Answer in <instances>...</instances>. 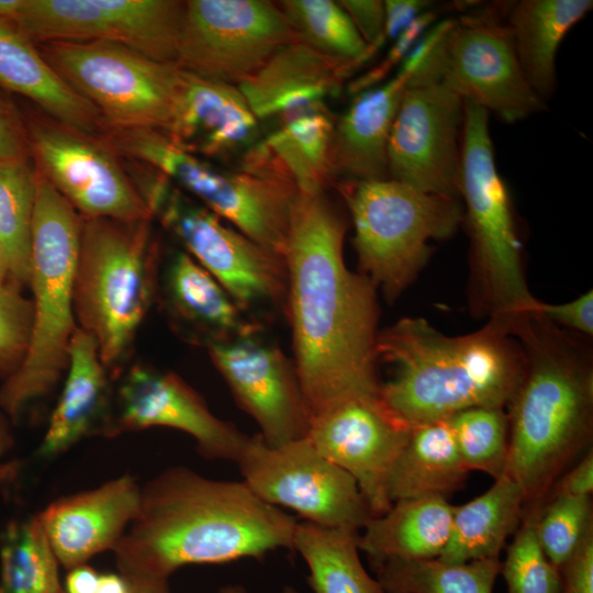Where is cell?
<instances>
[{
	"mask_svg": "<svg viewBox=\"0 0 593 593\" xmlns=\"http://www.w3.org/2000/svg\"><path fill=\"white\" fill-rule=\"evenodd\" d=\"M346 231L324 191L298 193L284 251L286 313L311 418L340 400L379 394L377 288L346 266Z\"/></svg>",
	"mask_w": 593,
	"mask_h": 593,
	"instance_id": "1",
	"label": "cell"
},
{
	"mask_svg": "<svg viewBox=\"0 0 593 593\" xmlns=\"http://www.w3.org/2000/svg\"><path fill=\"white\" fill-rule=\"evenodd\" d=\"M296 523L243 481L175 466L142 486L138 513L113 552L122 575L168 579L188 564L262 560L292 549Z\"/></svg>",
	"mask_w": 593,
	"mask_h": 593,
	"instance_id": "2",
	"label": "cell"
},
{
	"mask_svg": "<svg viewBox=\"0 0 593 593\" xmlns=\"http://www.w3.org/2000/svg\"><path fill=\"white\" fill-rule=\"evenodd\" d=\"M377 360L393 367L379 398L409 427L478 406H506L524 372L518 339L500 324L446 336L422 317H405L377 338Z\"/></svg>",
	"mask_w": 593,
	"mask_h": 593,
	"instance_id": "3",
	"label": "cell"
},
{
	"mask_svg": "<svg viewBox=\"0 0 593 593\" xmlns=\"http://www.w3.org/2000/svg\"><path fill=\"white\" fill-rule=\"evenodd\" d=\"M525 366L510 403L505 473L526 501L544 493L588 443L592 429L593 373L589 358L553 324L527 315L512 329Z\"/></svg>",
	"mask_w": 593,
	"mask_h": 593,
	"instance_id": "4",
	"label": "cell"
},
{
	"mask_svg": "<svg viewBox=\"0 0 593 593\" xmlns=\"http://www.w3.org/2000/svg\"><path fill=\"white\" fill-rule=\"evenodd\" d=\"M81 216L37 174L29 283L33 318L20 367L0 388V409L16 417L32 401L48 394L66 372L77 328L74 278Z\"/></svg>",
	"mask_w": 593,
	"mask_h": 593,
	"instance_id": "5",
	"label": "cell"
},
{
	"mask_svg": "<svg viewBox=\"0 0 593 593\" xmlns=\"http://www.w3.org/2000/svg\"><path fill=\"white\" fill-rule=\"evenodd\" d=\"M122 149L128 158L177 181L244 235L284 257L299 189L261 139L232 169L210 165L156 130L130 131Z\"/></svg>",
	"mask_w": 593,
	"mask_h": 593,
	"instance_id": "6",
	"label": "cell"
},
{
	"mask_svg": "<svg viewBox=\"0 0 593 593\" xmlns=\"http://www.w3.org/2000/svg\"><path fill=\"white\" fill-rule=\"evenodd\" d=\"M150 219L82 217L74 278L77 326L98 344L104 367L127 351L154 290Z\"/></svg>",
	"mask_w": 593,
	"mask_h": 593,
	"instance_id": "7",
	"label": "cell"
},
{
	"mask_svg": "<svg viewBox=\"0 0 593 593\" xmlns=\"http://www.w3.org/2000/svg\"><path fill=\"white\" fill-rule=\"evenodd\" d=\"M355 228L361 273L393 301L425 264L433 239L452 235L463 219L459 199L393 180H339Z\"/></svg>",
	"mask_w": 593,
	"mask_h": 593,
	"instance_id": "8",
	"label": "cell"
},
{
	"mask_svg": "<svg viewBox=\"0 0 593 593\" xmlns=\"http://www.w3.org/2000/svg\"><path fill=\"white\" fill-rule=\"evenodd\" d=\"M490 113L465 101L460 197L471 242L475 282L491 320L510 333L530 314L528 291L506 186L497 172L489 131Z\"/></svg>",
	"mask_w": 593,
	"mask_h": 593,
	"instance_id": "9",
	"label": "cell"
},
{
	"mask_svg": "<svg viewBox=\"0 0 593 593\" xmlns=\"http://www.w3.org/2000/svg\"><path fill=\"white\" fill-rule=\"evenodd\" d=\"M54 70L100 113L107 128L169 132L182 86L176 64L124 45L51 41L38 49Z\"/></svg>",
	"mask_w": 593,
	"mask_h": 593,
	"instance_id": "10",
	"label": "cell"
},
{
	"mask_svg": "<svg viewBox=\"0 0 593 593\" xmlns=\"http://www.w3.org/2000/svg\"><path fill=\"white\" fill-rule=\"evenodd\" d=\"M243 482L261 501L315 525L359 533L373 516L354 478L307 437L269 445L248 436L235 461Z\"/></svg>",
	"mask_w": 593,
	"mask_h": 593,
	"instance_id": "11",
	"label": "cell"
},
{
	"mask_svg": "<svg viewBox=\"0 0 593 593\" xmlns=\"http://www.w3.org/2000/svg\"><path fill=\"white\" fill-rule=\"evenodd\" d=\"M296 41L276 1L188 0L176 65L238 87Z\"/></svg>",
	"mask_w": 593,
	"mask_h": 593,
	"instance_id": "12",
	"label": "cell"
},
{
	"mask_svg": "<svg viewBox=\"0 0 593 593\" xmlns=\"http://www.w3.org/2000/svg\"><path fill=\"white\" fill-rule=\"evenodd\" d=\"M425 75L508 123L546 110L524 76L505 22L495 12L457 21L430 56Z\"/></svg>",
	"mask_w": 593,
	"mask_h": 593,
	"instance_id": "13",
	"label": "cell"
},
{
	"mask_svg": "<svg viewBox=\"0 0 593 593\" xmlns=\"http://www.w3.org/2000/svg\"><path fill=\"white\" fill-rule=\"evenodd\" d=\"M186 1L24 0L13 20L31 40L112 42L176 64Z\"/></svg>",
	"mask_w": 593,
	"mask_h": 593,
	"instance_id": "14",
	"label": "cell"
},
{
	"mask_svg": "<svg viewBox=\"0 0 593 593\" xmlns=\"http://www.w3.org/2000/svg\"><path fill=\"white\" fill-rule=\"evenodd\" d=\"M153 216L160 219L244 311L271 304L286 312L284 257L225 225L210 210L190 203L171 186L159 199Z\"/></svg>",
	"mask_w": 593,
	"mask_h": 593,
	"instance_id": "15",
	"label": "cell"
},
{
	"mask_svg": "<svg viewBox=\"0 0 593 593\" xmlns=\"http://www.w3.org/2000/svg\"><path fill=\"white\" fill-rule=\"evenodd\" d=\"M29 144L40 174L80 216L119 221L153 217L116 152L103 138L56 121H35Z\"/></svg>",
	"mask_w": 593,
	"mask_h": 593,
	"instance_id": "16",
	"label": "cell"
},
{
	"mask_svg": "<svg viewBox=\"0 0 593 593\" xmlns=\"http://www.w3.org/2000/svg\"><path fill=\"white\" fill-rule=\"evenodd\" d=\"M463 111V99L440 81L410 82L389 137V178L459 199Z\"/></svg>",
	"mask_w": 593,
	"mask_h": 593,
	"instance_id": "17",
	"label": "cell"
},
{
	"mask_svg": "<svg viewBox=\"0 0 593 593\" xmlns=\"http://www.w3.org/2000/svg\"><path fill=\"white\" fill-rule=\"evenodd\" d=\"M411 427L378 395L340 400L311 418L307 439L329 461L356 481L371 514L385 513L391 468L405 446Z\"/></svg>",
	"mask_w": 593,
	"mask_h": 593,
	"instance_id": "18",
	"label": "cell"
},
{
	"mask_svg": "<svg viewBox=\"0 0 593 593\" xmlns=\"http://www.w3.org/2000/svg\"><path fill=\"white\" fill-rule=\"evenodd\" d=\"M210 358L269 445L306 436L311 416L293 361L254 335L212 340Z\"/></svg>",
	"mask_w": 593,
	"mask_h": 593,
	"instance_id": "19",
	"label": "cell"
},
{
	"mask_svg": "<svg viewBox=\"0 0 593 593\" xmlns=\"http://www.w3.org/2000/svg\"><path fill=\"white\" fill-rule=\"evenodd\" d=\"M155 426L190 435L206 459L236 461L248 438L235 425L215 416L179 376L135 366L119 388L116 414L101 433L113 437Z\"/></svg>",
	"mask_w": 593,
	"mask_h": 593,
	"instance_id": "20",
	"label": "cell"
},
{
	"mask_svg": "<svg viewBox=\"0 0 593 593\" xmlns=\"http://www.w3.org/2000/svg\"><path fill=\"white\" fill-rule=\"evenodd\" d=\"M142 486L124 474L94 489L49 503L36 516L67 570L115 548L136 517Z\"/></svg>",
	"mask_w": 593,
	"mask_h": 593,
	"instance_id": "21",
	"label": "cell"
},
{
	"mask_svg": "<svg viewBox=\"0 0 593 593\" xmlns=\"http://www.w3.org/2000/svg\"><path fill=\"white\" fill-rule=\"evenodd\" d=\"M417 67L403 60L394 77L355 96L336 119L329 170L339 180L388 179V143L405 90Z\"/></svg>",
	"mask_w": 593,
	"mask_h": 593,
	"instance_id": "22",
	"label": "cell"
},
{
	"mask_svg": "<svg viewBox=\"0 0 593 593\" xmlns=\"http://www.w3.org/2000/svg\"><path fill=\"white\" fill-rule=\"evenodd\" d=\"M259 124L237 86L182 70L178 107L167 135L184 150L212 158L243 154L257 142Z\"/></svg>",
	"mask_w": 593,
	"mask_h": 593,
	"instance_id": "23",
	"label": "cell"
},
{
	"mask_svg": "<svg viewBox=\"0 0 593 593\" xmlns=\"http://www.w3.org/2000/svg\"><path fill=\"white\" fill-rule=\"evenodd\" d=\"M353 74L343 65L296 41L279 49L238 88L259 122L281 123L326 108Z\"/></svg>",
	"mask_w": 593,
	"mask_h": 593,
	"instance_id": "24",
	"label": "cell"
},
{
	"mask_svg": "<svg viewBox=\"0 0 593 593\" xmlns=\"http://www.w3.org/2000/svg\"><path fill=\"white\" fill-rule=\"evenodd\" d=\"M0 85L37 103L54 121L94 135L107 126L98 110L46 61L32 40L0 20Z\"/></svg>",
	"mask_w": 593,
	"mask_h": 593,
	"instance_id": "25",
	"label": "cell"
},
{
	"mask_svg": "<svg viewBox=\"0 0 593 593\" xmlns=\"http://www.w3.org/2000/svg\"><path fill=\"white\" fill-rule=\"evenodd\" d=\"M454 510L443 496L396 501L366 523L357 536L358 548L372 567L385 561L438 558L449 540Z\"/></svg>",
	"mask_w": 593,
	"mask_h": 593,
	"instance_id": "26",
	"label": "cell"
},
{
	"mask_svg": "<svg viewBox=\"0 0 593 593\" xmlns=\"http://www.w3.org/2000/svg\"><path fill=\"white\" fill-rule=\"evenodd\" d=\"M66 371L64 388L38 446L43 458L59 456L90 434L105 410V367L93 336L78 326Z\"/></svg>",
	"mask_w": 593,
	"mask_h": 593,
	"instance_id": "27",
	"label": "cell"
},
{
	"mask_svg": "<svg viewBox=\"0 0 593 593\" xmlns=\"http://www.w3.org/2000/svg\"><path fill=\"white\" fill-rule=\"evenodd\" d=\"M505 24L526 80L544 101L556 87V56L591 0H521L504 5Z\"/></svg>",
	"mask_w": 593,
	"mask_h": 593,
	"instance_id": "28",
	"label": "cell"
},
{
	"mask_svg": "<svg viewBox=\"0 0 593 593\" xmlns=\"http://www.w3.org/2000/svg\"><path fill=\"white\" fill-rule=\"evenodd\" d=\"M470 471L458 451L449 419L411 428L388 479L391 503L424 496H443L459 489Z\"/></svg>",
	"mask_w": 593,
	"mask_h": 593,
	"instance_id": "29",
	"label": "cell"
},
{
	"mask_svg": "<svg viewBox=\"0 0 593 593\" xmlns=\"http://www.w3.org/2000/svg\"><path fill=\"white\" fill-rule=\"evenodd\" d=\"M525 501L523 490L506 473L495 479L483 494L455 506L449 540L438 559L461 563L499 558Z\"/></svg>",
	"mask_w": 593,
	"mask_h": 593,
	"instance_id": "30",
	"label": "cell"
},
{
	"mask_svg": "<svg viewBox=\"0 0 593 593\" xmlns=\"http://www.w3.org/2000/svg\"><path fill=\"white\" fill-rule=\"evenodd\" d=\"M167 289L179 315L210 332L212 340L254 335L256 323L188 253H178L167 272Z\"/></svg>",
	"mask_w": 593,
	"mask_h": 593,
	"instance_id": "31",
	"label": "cell"
},
{
	"mask_svg": "<svg viewBox=\"0 0 593 593\" xmlns=\"http://www.w3.org/2000/svg\"><path fill=\"white\" fill-rule=\"evenodd\" d=\"M358 533L298 522L292 549L309 568L314 593H384L363 567Z\"/></svg>",
	"mask_w": 593,
	"mask_h": 593,
	"instance_id": "32",
	"label": "cell"
},
{
	"mask_svg": "<svg viewBox=\"0 0 593 593\" xmlns=\"http://www.w3.org/2000/svg\"><path fill=\"white\" fill-rule=\"evenodd\" d=\"M335 121L327 107L312 110L278 123L261 139L292 177L299 192H322L333 184L329 149Z\"/></svg>",
	"mask_w": 593,
	"mask_h": 593,
	"instance_id": "33",
	"label": "cell"
},
{
	"mask_svg": "<svg viewBox=\"0 0 593 593\" xmlns=\"http://www.w3.org/2000/svg\"><path fill=\"white\" fill-rule=\"evenodd\" d=\"M499 558L454 563L438 558L385 561L373 566L384 593H493Z\"/></svg>",
	"mask_w": 593,
	"mask_h": 593,
	"instance_id": "34",
	"label": "cell"
},
{
	"mask_svg": "<svg viewBox=\"0 0 593 593\" xmlns=\"http://www.w3.org/2000/svg\"><path fill=\"white\" fill-rule=\"evenodd\" d=\"M276 2L299 42L345 66L351 74L371 58L368 45L338 1Z\"/></svg>",
	"mask_w": 593,
	"mask_h": 593,
	"instance_id": "35",
	"label": "cell"
},
{
	"mask_svg": "<svg viewBox=\"0 0 593 593\" xmlns=\"http://www.w3.org/2000/svg\"><path fill=\"white\" fill-rule=\"evenodd\" d=\"M58 564L36 515L7 525L0 541V593H63Z\"/></svg>",
	"mask_w": 593,
	"mask_h": 593,
	"instance_id": "36",
	"label": "cell"
},
{
	"mask_svg": "<svg viewBox=\"0 0 593 593\" xmlns=\"http://www.w3.org/2000/svg\"><path fill=\"white\" fill-rule=\"evenodd\" d=\"M36 180L26 159L0 164V239L19 287L30 277Z\"/></svg>",
	"mask_w": 593,
	"mask_h": 593,
	"instance_id": "37",
	"label": "cell"
},
{
	"mask_svg": "<svg viewBox=\"0 0 593 593\" xmlns=\"http://www.w3.org/2000/svg\"><path fill=\"white\" fill-rule=\"evenodd\" d=\"M465 467L497 479L505 473L508 455V417L504 407L478 406L450 416Z\"/></svg>",
	"mask_w": 593,
	"mask_h": 593,
	"instance_id": "38",
	"label": "cell"
},
{
	"mask_svg": "<svg viewBox=\"0 0 593 593\" xmlns=\"http://www.w3.org/2000/svg\"><path fill=\"white\" fill-rule=\"evenodd\" d=\"M538 541L558 569L593 532L590 496L553 495L542 514L535 518Z\"/></svg>",
	"mask_w": 593,
	"mask_h": 593,
	"instance_id": "39",
	"label": "cell"
},
{
	"mask_svg": "<svg viewBox=\"0 0 593 593\" xmlns=\"http://www.w3.org/2000/svg\"><path fill=\"white\" fill-rule=\"evenodd\" d=\"M507 593H560V572L545 555L535 518L526 519L507 548L501 566Z\"/></svg>",
	"mask_w": 593,
	"mask_h": 593,
	"instance_id": "40",
	"label": "cell"
},
{
	"mask_svg": "<svg viewBox=\"0 0 593 593\" xmlns=\"http://www.w3.org/2000/svg\"><path fill=\"white\" fill-rule=\"evenodd\" d=\"M32 301L12 281L0 284V373L10 377L22 363L31 337Z\"/></svg>",
	"mask_w": 593,
	"mask_h": 593,
	"instance_id": "41",
	"label": "cell"
},
{
	"mask_svg": "<svg viewBox=\"0 0 593 593\" xmlns=\"http://www.w3.org/2000/svg\"><path fill=\"white\" fill-rule=\"evenodd\" d=\"M437 19V11L426 10L416 16L399 35L385 57L373 68L362 76L353 80L348 90L354 96L371 89L387 78L395 66L402 64L413 47L432 27Z\"/></svg>",
	"mask_w": 593,
	"mask_h": 593,
	"instance_id": "42",
	"label": "cell"
},
{
	"mask_svg": "<svg viewBox=\"0 0 593 593\" xmlns=\"http://www.w3.org/2000/svg\"><path fill=\"white\" fill-rule=\"evenodd\" d=\"M530 314L551 324H559L585 335L593 334V292L588 291L563 304H548L536 300Z\"/></svg>",
	"mask_w": 593,
	"mask_h": 593,
	"instance_id": "43",
	"label": "cell"
},
{
	"mask_svg": "<svg viewBox=\"0 0 593 593\" xmlns=\"http://www.w3.org/2000/svg\"><path fill=\"white\" fill-rule=\"evenodd\" d=\"M340 7L350 18L372 56L385 44L383 30L385 22L384 1L382 0H340Z\"/></svg>",
	"mask_w": 593,
	"mask_h": 593,
	"instance_id": "44",
	"label": "cell"
},
{
	"mask_svg": "<svg viewBox=\"0 0 593 593\" xmlns=\"http://www.w3.org/2000/svg\"><path fill=\"white\" fill-rule=\"evenodd\" d=\"M560 593H593V532L559 569Z\"/></svg>",
	"mask_w": 593,
	"mask_h": 593,
	"instance_id": "45",
	"label": "cell"
},
{
	"mask_svg": "<svg viewBox=\"0 0 593 593\" xmlns=\"http://www.w3.org/2000/svg\"><path fill=\"white\" fill-rule=\"evenodd\" d=\"M29 152V136L21 121L0 97V164L24 160Z\"/></svg>",
	"mask_w": 593,
	"mask_h": 593,
	"instance_id": "46",
	"label": "cell"
},
{
	"mask_svg": "<svg viewBox=\"0 0 593 593\" xmlns=\"http://www.w3.org/2000/svg\"><path fill=\"white\" fill-rule=\"evenodd\" d=\"M430 3L426 0H385L384 42L395 40L416 16L429 9Z\"/></svg>",
	"mask_w": 593,
	"mask_h": 593,
	"instance_id": "47",
	"label": "cell"
},
{
	"mask_svg": "<svg viewBox=\"0 0 593 593\" xmlns=\"http://www.w3.org/2000/svg\"><path fill=\"white\" fill-rule=\"evenodd\" d=\"M593 491V454L590 450L557 484L555 495L590 496Z\"/></svg>",
	"mask_w": 593,
	"mask_h": 593,
	"instance_id": "48",
	"label": "cell"
},
{
	"mask_svg": "<svg viewBox=\"0 0 593 593\" xmlns=\"http://www.w3.org/2000/svg\"><path fill=\"white\" fill-rule=\"evenodd\" d=\"M99 573L91 567L81 564L68 570L65 593H97Z\"/></svg>",
	"mask_w": 593,
	"mask_h": 593,
	"instance_id": "49",
	"label": "cell"
},
{
	"mask_svg": "<svg viewBox=\"0 0 593 593\" xmlns=\"http://www.w3.org/2000/svg\"><path fill=\"white\" fill-rule=\"evenodd\" d=\"M130 584V593H172L168 579L148 575H123Z\"/></svg>",
	"mask_w": 593,
	"mask_h": 593,
	"instance_id": "50",
	"label": "cell"
},
{
	"mask_svg": "<svg viewBox=\"0 0 593 593\" xmlns=\"http://www.w3.org/2000/svg\"><path fill=\"white\" fill-rule=\"evenodd\" d=\"M97 593H130V584L120 573H103L99 575Z\"/></svg>",
	"mask_w": 593,
	"mask_h": 593,
	"instance_id": "51",
	"label": "cell"
},
{
	"mask_svg": "<svg viewBox=\"0 0 593 593\" xmlns=\"http://www.w3.org/2000/svg\"><path fill=\"white\" fill-rule=\"evenodd\" d=\"M13 435L4 412L0 409V458L13 448Z\"/></svg>",
	"mask_w": 593,
	"mask_h": 593,
	"instance_id": "52",
	"label": "cell"
},
{
	"mask_svg": "<svg viewBox=\"0 0 593 593\" xmlns=\"http://www.w3.org/2000/svg\"><path fill=\"white\" fill-rule=\"evenodd\" d=\"M24 0H0V20L13 22Z\"/></svg>",
	"mask_w": 593,
	"mask_h": 593,
	"instance_id": "53",
	"label": "cell"
},
{
	"mask_svg": "<svg viewBox=\"0 0 593 593\" xmlns=\"http://www.w3.org/2000/svg\"><path fill=\"white\" fill-rule=\"evenodd\" d=\"M10 280V266L7 251L0 239V284L9 282Z\"/></svg>",
	"mask_w": 593,
	"mask_h": 593,
	"instance_id": "54",
	"label": "cell"
},
{
	"mask_svg": "<svg viewBox=\"0 0 593 593\" xmlns=\"http://www.w3.org/2000/svg\"><path fill=\"white\" fill-rule=\"evenodd\" d=\"M217 593H248V592L243 585L228 584L221 588Z\"/></svg>",
	"mask_w": 593,
	"mask_h": 593,
	"instance_id": "55",
	"label": "cell"
},
{
	"mask_svg": "<svg viewBox=\"0 0 593 593\" xmlns=\"http://www.w3.org/2000/svg\"><path fill=\"white\" fill-rule=\"evenodd\" d=\"M280 593H300L294 586L286 585Z\"/></svg>",
	"mask_w": 593,
	"mask_h": 593,
	"instance_id": "56",
	"label": "cell"
},
{
	"mask_svg": "<svg viewBox=\"0 0 593 593\" xmlns=\"http://www.w3.org/2000/svg\"><path fill=\"white\" fill-rule=\"evenodd\" d=\"M63 593H65V591H63Z\"/></svg>",
	"mask_w": 593,
	"mask_h": 593,
	"instance_id": "57",
	"label": "cell"
}]
</instances>
